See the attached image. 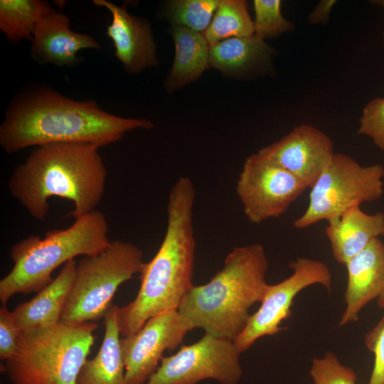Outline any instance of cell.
I'll return each mask as SVG.
<instances>
[{
	"instance_id": "cell-1",
	"label": "cell",
	"mask_w": 384,
	"mask_h": 384,
	"mask_svg": "<svg viewBox=\"0 0 384 384\" xmlns=\"http://www.w3.org/2000/svg\"><path fill=\"white\" fill-rule=\"evenodd\" d=\"M153 127L148 119L117 116L92 100H75L42 87L11 102L0 126V145L9 154L50 143L102 146L119 141L129 131Z\"/></svg>"
},
{
	"instance_id": "cell-2",
	"label": "cell",
	"mask_w": 384,
	"mask_h": 384,
	"mask_svg": "<svg viewBox=\"0 0 384 384\" xmlns=\"http://www.w3.org/2000/svg\"><path fill=\"white\" fill-rule=\"evenodd\" d=\"M195 198L194 185L186 176L180 177L171 187L161 246L144 265L135 299L118 309L117 322L122 336L136 334L150 318L160 313L178 310L193 287Z\"/></svg>"
},
{
	"instance_id": "cell-3",
	"label": "cell",
	"mask_w": 384,
	"mask_h": 384,
	"mask_svg": "<svg viewBox=\"0 0 384 384\" xmlns=\"http://www.w3.org/2000/svg\"><path fill=\"white\" fill-rule=\"evenodd\" d=\"M100 146L89 143H50L38 146L15 168L8 188L34 219L44 221L52 197L73 203L78 219L95 210L105 190L107 169Z\"/></svg>"
},
{
	"instance_id": "cell-4",
	"label": "cell",
	"mask_w": 384,
	"mask_h": 384,
	"mask_svg": "<svg viewBox=\"0 0 384 384\" xmlns=\"http://www.w3.org/2000/svg\"><path fill=\"white\" fill-rule=\"evenodd\" d=\"M267 269L261 244L234 247L208 282L193 285L185 295L177 310L183 327L203 329L233 342L245 329L251 306L264 297Z\"/></svg>"
},
{
	"instance_id": "cell-5",
	"label": "cell",
	"mask_w": 384,
	"mask_h": 384,
	"mask_svg": "<svg viewBox=\"0 0 384 384\" xmlns=\"http://www.w3.org/2000/svg\"><path fill=\"white\" fill-rule=\"evenodd\" d=\"M105 215L95 210L63 230L47 231L45 237L30 235L10 252L11 270L0 281V301L6 305L16 294L38 292L52 282V272L75 257L92 256L110 243Z\"/></svg>"
},
{
	"instance_id": "cell-6",
	"label": "cell",
	"mask_w": 384,
	"mask_h": 384,
	"mask_svg": "<svg viewBox=\"0 0 384 384\" xmlns=\"http://www.w3.org/2000/svg\"><path fill=\"white\" fill-rule=\"evenodd\" d=\"M97 324L63 322L21 333L4 367L13 384H76Z\"/></svg>"
},
{
	"instance_id": "cell-7",
	"label": "cell",
	"mask_w": 384,
	"mask_h": 384,
	"mask_svg": "<svg viewBox=\"0 0 384 384\" xmlns=\"http://www.w3.org/2000/svg\"><path fill=\"white\" fill-rule=\"evenodd\" d=\"M144 263L142 250L121 240L110 241L97 255L83 256L60 321L78 324L104 317L119 287L140 274Z\"/></svg>"
},
{
	"instance_id": "cell-8",
	"label": "cell",
	"mask_w": 384,
	"mask_h": 384,
	"mask_svg": "<svg viewBox=\"0 0 384 384\" xmlns=\"http://www.w3.org/2000/svg\"><path fill=\"white\" fill-rule=\"evenodd\" d=\"M383 178V165L363 166L348 155L334 154L310 188L307 208L294 227L304 229L321 220L330 223L351 207L380 198Z\"/></svg>"
},
{
	"instance_id": "cell-9",
	"label": "cell",
	"mask_w": 384,
	"mask_h": 384,
	"mask_svg": "<svg viewBox=\"0 0 384 384\" xmlns=\"http://www.w3.org/2000/svg\"><path fill=\"white\" fill-rule=\"evenodd\" d=\"M239 356L233 341L205 334L196 343L163 357L144 384H198L207 379L238 384L242 376Z\"/></svg>"
},
{
	"instance_id": "cell-10",
	"label": "cell",
	"mask_w": 384,
	"mask_h": 384,
	"mask_svg": "<svg viewBox=\"0 0 384 384\" xmlns=\"http://www.w3.org/2000/svg\"><path fill=\"white\" fill-rule=\"evenodd\" d=\"M306 188L292 174L258 151L246 158L236 183L243 213L255 225L280 217Z\"/></svg>"
},
{
	"instance_id": "cell-11",
	"label": "cell",
	"mask_w": 384,
	"mask_h": 384,
	"mask_svg": "<svg viewBox=\"0 0 384 384\" xmlns=\"http://www.w3.org/2000/svg\"><path fill=\"white\" fill-rule=\"evenodd\" d=\"M289 267L293 272L289 277L277 284H267L260 308L250 316L245 329L233 341L240 354L258 338L274 336L284 329L280 324L290 317L294 299L304 289L321 284L331 292L332 274L323 262L299 257Z\"/></svg>"
},
{
	"instance_id": "cell-12",
	"label": "cell",
	"mask_w": 384,
	"mask_h": 384,
	"mask_svg": "<svg viewBox=\"0 0 384 384\" xmlns=\"http://www.w3.org/2000/svg\"><path fill=\"white\" fill-rule=\"evenodd\" d=\"M188 331L177 310L150 318L136 334L120 339L125 384H144L160 365L164 351L181 343Z\"/></svg>"
},
{
	"instance_id": "cell-13",
	"label": "cell",
	"mask_w": 384,
	"mask_h": 384,
	"mask_svg": "<svg viewBox=\"0 0 384 384\" xmlns=\"http://www.w3.org/2000/svg\"><path fill=\"white\" fill-rule=\"evenodd\" d=\"M258 152L274 160L306 188L313 186L335 154L331 138L306 124L295 127Z\"/></svg>"
},
{
	"instance_id": "cell-14",
	"label": "cell",
	"mask_w": 384,
	"mask_h": 384,
	"mask_svg": "<svg viewBox=\"0 0 384 384\" xmlns=\"http://www.w3.org/2000/svg\"><path fill=\"white\" fill-rule=\"evenodd\" d=\"M95 5L107 9L112 21L107 35L114 47V55L131 74L158 64L156 46L149 23L127 11L126 4L117 6L107 0H94Z\"/></svg>"
},
{
	"instance_id": "cell-15",
	"label": "cell",
	"mask_w": 384,
	"mask_h": 384,
	"mask_svg": "<svg viewBox=\"0 0 384 384\" xmlns=\"http://www.w3.org/2000/svg\"><path fill=\"white\" fill-rule=\"evenodd\" d=\"M70 24L68 16L56 10L43 16L33 34L31 58L41 64L71 67L80 60V50L101 48L92 36L70 30Z\"/></svg>"
},
{
	"instance_id": "cell-16",
	"label": "cell",
	"mask_w": 384,
	"mask_h": 384,
	"mask_svg": "<svg viewBox=\"0 0 384 384\" xmlns=\"http://www.w3.org/2000/svg\"><path fill=\"white\" fill-rule=\"evenodd\" d=\"M345 265L348 280L341 326L357 322L362 309L381 294L384 288V243L379 238H375Z\"/></svg>"
},
{
	"instance_id": "cell-17",
	"label": "cell",
	"mask_w": 384,
	"mask_h": 384,
	"mask_svg": "<svg viewBox=\"0 0 384 384\" xmlns=\"http://www.w3.org/2000/svg\"><path fill=\"white\" fill-rule=\"evenodd\" d=\"M325 233L334 258L338 263L345 265L373 240L384 235V213L368 214L360 206L351 207L335 220L328 223Z\"/></svg>"
},
{
	"instance_id": "cell-18",
	"label": "cell",
	"mask_w": 384,
	"mask_h": 384,
	"mask_svg": "<svg viewBox=\"0 0 384 384\" xmlns=\"http://www.w3.org/2000/svg\"><path fill=\"white\" fill-rule=\"evenodd\" d=\"M78 262H66L58 276L28 302L12 311L21 333L60 322L75 276Z\"/></svg>"
},
{
	"instance_id": "cell-19",
	"label": "cell",
	"mask_w": 384,
	"mask_h": 384,
	"mask_svg": "<svg viewBox=\"0 0 384 384\" xmlns=\"http://www.w3.org/2000/svg\"><path fill=\"white\" fill-rule=\"evenodd\" d=\"M119 306L111 304L105 318V331L96 356L85 361L76 384H125V367L117 322Z\"/></svg>"
},
{
	"instance_id": "cell-20",
	"label": "cell",
	"mask_w": 384,
	"mask_h": 384,
	"mask_svg": "<svg viewBox=\"0 0 384 384\" xmlns=\"http://www.w3.org/2000/svg\"><path fill=\"white\" fill-rule=\"evenodd\" d=\"M171 35L175 57L165 82L168 90L181 88L196 80L210 66V45L203 33L173 26Z\"/></svg>"
},
{
	"instance_id": "cell-21",
	"label": "cell",
	"mask_w": 384,
	"mask_h": 384,
	"mask_svg": "<svg viewBox=\"0 0 384 384\" xmlns=\"http://www.w3.org/2000/svg\"><path fill=\"white\" fill-rule=\"evenodd\" d=\"M271 54L272 48L255 35L230 38L210 46V66L236 73L267 60Z\"/></svg>"
},
{
	"instance_id": "cell-22",
	"label": "cell",
	"mask_w": 384,
	"mask_h": 384,
	"mask_svg": "<svg viewBox=\"0 0 384 384\" xmlns=\"http://www.w3.org/2000/svg\"><path fill=\"white\" fill-rule=\"evenodd\" d=\"M54 10L45 1L1 0L0 30L12 43L31 41L39 20Z\"/></svg>"
},
{
	"instance_id": "cell-23",
	"label": "cell",
	"mask_w": 384,
	"mask_h": 384,
	"mask_svg": "<svg viewBox=\"0 0 384 384\" xmlns=\"http://www.w3.org/2000/svg\"><path fill=\"white\" fill-rule=\"evenodd\" d=\"M255 35V23L244 0H220L203 36L210 46L225 39Z\"/></svg>"
},
{
	"instance_id": "cell-24",
	"label": "cell",
	"mask_w": 384,
	"mask_h": 384,
	"mask_svg": "<svg viewBox=\"0 0 384 384\" xmlns=\"http://www.w3.org/2000/svg\"><path fill=\"white\" fill-rule=\"evenodd\" d=\"M220 0H175L167 4L166 13L173 26L204 33Z\"/></svg>"
},
{
	"instance_id": "cell-25",
	"label": "cell",
	"mask_w": 384,
	"mask_h": 384,
	"mask_svg": "<svg viewBox=\"0 0 384 384\" xmlns=\"http://www.w3.org/2000/svg\"><path fill=\"white\" fill-rule=\"evenodd\" d=\"M255 35L265 40L292 31L295 25L284 18L280 0H255Z\"/></svg>"
},
{
	"instance_id": "cell-26",
	"label": "cell",
	"mask_w": 384,
	"mask_h": 384,
	"mask_svg": "<svg viewBox=\"0 0 384 384\" xmlns=\"http://www.w3.org/2000/svg\"><path fill=\"white\" fill-rule=\"evenodd\" d=\"M309 375L314 384H356L357 380L353 369L343 365L331 351L312 360Z\"/></svg>"
},
{
	"instance_id": "cell-27",
	"label": "cell",
	"mask_w": 384,
	"mask_h": 384,
	"mask_svg": "<svg viewBox=\"0 0 384 384\" xmlns=\"http://www.w3.org/2000/svg\"><path fill=\"white\" fill-rule=\"evenodd\" d=\"M358 134L370 137L379 149L384 150V97H375L363 107Z\"/></svg>"
},
{
	"instance_id": "cell-28",
	"label": "cell",
	"mask_w": 384,
	"mask_h": 384,
	"mask_svg": "<svg viewBox=\"0 0 384 384\" xmlns=\"http://www.w3.org/2000/svg\"><path fill=\"white\" fill-rule=\"evenodd\" d=\"M368 349L374 356V363L368 384H384V315L364 338Z\"/></svg>"
},
{
	"instance_id": "cell-29",
	"label": "cell",
	"mask_w": 384,
	"mask_h": 384,
	"mask_svg": "<svg viewBox=\"0 0 384 384\" xmlns=\"http://www.w3.org/2000/svg\"><path fill=\"white\" fill-rule=\"evenodd\" d=\"M12 311L2 305L0 308V359L7 361L15 353L21 336Z\"/></svg>"
},
{
	"instance_id": "cell-30",
	"label": "cell",
	"mask_w": 384,
	"mask_h": 384,
	"mask_svg": "<svg viewBox=\"0 0 384 384\" xmlns=\"http://www.w3.org/2000/svg\"><path fill=\"white\" fill-rule=\"evenodd\" d=\"M336 3V0L320 1L308 16L307 21L311 24H325L329 21L332 8Z\"/></svg>"
},
{
	"instance_id": "cell-31",
	"label": "cell",
	"mask_w": 384,
	"mask_h": 384,
	"mask_svg": "<svg viewBox=\"0 0 384 384\" xmlns=\"http://www.w3.org/2000/svg\"><path fill=\"white\" fill-rule=\"evenodd\" d=\"M384 236V235H383ZM377 303L378 306L380 309H384V288L380 294V296L377 299Z\"/></svg>"
},
{
	"instance_id": "cell-32",
	"label": "cell",
	"mask_w": 384,
	"mask_h": 384,
	"mask_svg": "<svg viewBox=\"0 0 384 384\" xmlns=\"http://www.w3.org/2000/svg\"><path fill=\"white\" fill-rule=\"evenodd\" d=\"M374 4L378 5L384 10V0H375L372 1Z\"/></svg>"
},
{
	"instance_id": "cell-33",
	"label": "cell",
	"mask_w": 384,
	"mask_h": 384,
	"mask_svg": "<svg viewBox=\"0 0 384 384\" xmlns=\"http://www.w3.org/2000/svg\"><path fill=\"white\" fill-rule=\"evenodd\" d=\"M383 43H384V32H383Z\"/></svg>"
}]
</instances>
